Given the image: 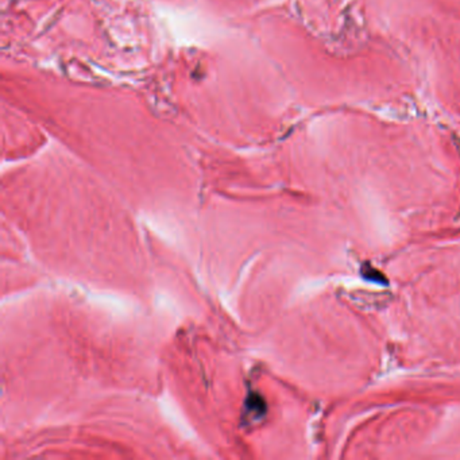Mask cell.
<instances>
[{
  "label": "cell",
  "instance_id": "1",
  "mask_svg": "<svg viewBox=\"0 0 460 460\" xmlns=\"http://www.w3.org/2000/svg\"><path fill=\"white\" fill-rule=\"evenodd\" d=\"M245 410L246 417L249 418V420H258L266 412V404L263 402L261 397L254 394V396L247 397V401H246L245 404Z\"/></svg>",
  "mask_w": 460,
  "mask_h": 460
}]
</instances>
